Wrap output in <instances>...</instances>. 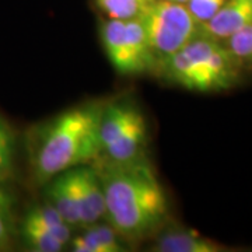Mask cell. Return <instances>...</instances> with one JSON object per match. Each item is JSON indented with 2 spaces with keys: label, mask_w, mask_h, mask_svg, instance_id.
Returning a JSON list of instances; mask_svg holds the SVG:
<instances>
[{
  "label": "cell",
  "mask_w": 252,
  "mask_h": 252,
  "mask_svg": "<svg viewBox=\"0 0 252 252\" xmlns=\"http://www.w3.org/2000/svg\"><path fill=\"white\" fill-rule=\"evenodd\" d=\"M98 172L105 196V217L121 238L143 240L168 219V200L153 168L140 157L111 161Z\"/></svg>",
  "instance_id": "6da1fadb"
},
{
  "label": "cell",
  "mask_w": 252,
  "mask_h": 252,
  "mask_svg": "<svg viewBox=\"0 0 252 252\" xmlns=\"http://www.w3.org/2000/svg\"><path fill=\"white\" fill-rule=\"evenodd\" d=\"M101 112L98 104L80 105L59 114L39 129L31 156L38 184H48L58 174L97 158L101 153Z\"/></svg>",
  "instance_id": "7a4b0ae2"
},
{
  "label": "cell",
  "mask_w": 252,
  "mask_h": 252,
  "mask_svg": "<svg viewBox=\"0 0 252 252\" xmlns=\"http://www.w3.org/2000/svg\"><path fill=\"white\" fill-rule=\"evenodd\" d=\"M161 67L167 79L185 90L210 93L233 87L240 63L227 46L198 31L182 49L161 59Z\"/></svg>",
  "instance_id": "3957f363"
},
{
  "label": "cell",
  "mask_w": 252,
  "mask_h": 252,
  "mask_svg": "<svg viewBox=\"0 0 252 252\" xmlns=\"http://www.w3.org/2000/svg\"><path fill=\"white\" fill-rule=\"evenodd\" d=\"M137 17L154 59L178 52L198 34L199 23L181 3L153 0L144 3Z\"/></svg>",
  "instance_id": "277c9868"
},
{
  "label": "cell",
  "mask_w": 252,
  "mask_h": 252,
  "mask_svg": "<svg viewBox=\"0 0 252 252\" xmlns=\"http://www.w3.org/2000/svg\"><path fill=\"white\" fill-rule=\"evenodd\" d=\"M70 177L81 225H90L105 217V196L97 170L83 164L70 168Z\"/></svg>",
  "instance_id": "5b68a950"
},
{
  "label": "cell",
  "mask_w": 252,
  "mask_h": 252,
  "mask_svg": "<svg viewBox=\"0 0 252 252\" xmlns=\"http://www.w3.org/2000/svg\"><path fill=\"white\" fill-rule=\"evenodd\" d=\"M101 34L105 54L118 72L122 74H137L144 72L129 44L125 20L109 18L102 26Z\"/></svg>",
  "instance_id": "8992f818"
},
{
  "label": "cell",
  "mask_w": 252,
  "mask_h": 252,
  "mask_svg": "<svg viewBox=\"0 0 252 252\" xmlns=\"http://www.w3.org/2000/svg\"><path fill=\"white\" fill-rule=\"evenodd\" d=\"M252 23V0H225L209 21L199 24V32L215 39H228Z\"/></svg>",
  "instance_id": "52a82bcc"
},
{
  "label": "cell",
  "mask_w": 252,
  "mask_h": 252,
  "mask_svg": "<svg viewBox=\"0 0 252 252\" xmlns=\"http://www.w3.org/2000/svg\"><path fill=\"white\" fill-rule=\"evenodd\" d=\"M142 112L127 102H114L102 107L99 119V143L101 152L112 144L132 124H135Z\"/></svg>",
  "instance_id": "ba28073f"
},
{
  "label": "cell",
  "mask_w": 252,
  "mask_h": 252,
  "mask_svg": "<svg viewBox=\"0 0 252 252\" xmlns=\"http://www.w3.org/2000/svg\"><path fill=\"white\" fill-rule=\"evenodd\" d=\"M152 250L158 252H221L227 248L193 230L178 228L162 234Z\"/></svg>",
  "instance_id": "9c48e42d"
},
{
  "label": "cell",
  "mask_w": 252,
  "mask_h": 252,
  "mask_svg": "<svg viewBox=\"0 0 252 252\" xmlns=\"http://www.w3.org/2000/svg\"><path fill=\"white\" fill-rule=\"evenodd\" d=\"M48 202L56 209L64 223L72 225H81L80 216L77 212L74 193L72 188L70 170L63 171L48 182Z\"/></svg>",
  "instance_id": "30bf717a"
},
{
  "label": "cell",
  "mask_w": 252,
  "mask_h": 252,
  "mask_svg": "<svg viewBox=\"0 0 252 252\" xmlns=\"http://www.w3.org/2000/svg\"><path fill=\"white\" fill-rule=\"evenodd\" d=\"M146 133H147L146 121L143 117H140L114 143L109 144L104 150V153L108 156L111 161L124 162L139 158L146 142Z\"/></svg>",
  "instance_id": "8fae6325"
},
{
  "label": "cell",
  "mask_w": 252,
  "mask_h": 252,
  "mask_svg": "<svg viewBox=\"0 0 252 252\" xmlns=\"http://www.w3.org/2000/svg\"><path fill=\"white\" fill-rule=\"evenodd\" d=\"M21 235L28 250L35 252H59L63 250L61 241H58L48 230L34 224L28 220L21 223Z\"/></svg>",
  "instance_id": "7c38bea8"
},
{
  "label": "cell",
  "mask_w": 252,
  "mask_h": 252,
  "mask_svg": "<svg viewBox=\"0 0 252 252\" xmlns=\"http://www.w3.org/2000/svg\"><path fill=\"white\" fill-rule=\"evenodd\" d=\"M227 41V48L237 62L252 64V23L237 31Z\"/></svg>",
  "instance_id": "4fadbf2b"
},
{
  "label": "cell",
  "mask_w": 252,
  "mask_h": 252,
  "mask_svg": "<svg viewBox=\"0 0 252 252\" xmlns=\"http://www.w3.org/2000/svg\"><path fill=\"white\" fill-rule=\"evenodd\" d=\"M95 3L109 18L119 20L137 17L144 6L139 0H95Z\"/></svg>",
  "instance_id": "5bb4252c"
},
{
  "label": "cell",
  "mask_w": 252,
  "mask_h": 252,
  "mask_svg": "<svg viewBox=\"0 0 252 252\" xmlns=\"http://www.w3.org/2000/svg\"><path fill=\"white\" fill-rule=\"evenodd\" d=\"M14 160V135L7 122L0 117V181L9 177Z\"/></svg>",
  "instance_id": "9a60e30c"
},
{
  "label": "cell",
  "mask_w": 252,
  "mask_h": 252,
  "mask_svg": "<svg viewBox=\"0 0 252 252\" xmlns=\"http://www.w3.org/2000/svg\"><path fill=\"white\" fill-rule=\"evenodd\" d=\"M86 231L104 248L105 252H119L124 251L122 244L119 241L121 235L118 234L111 224H97L93 223L90 225H86Z\"/></svg>",
  "instance_id": "2e32d148"
},
{
  "label": "cell",
  "mask_w": 252,
  "mask_h": 252,
  "mask_svg": "<svg viewBox=\"0 0 252 252\" xmlns=\"http://www.w3.org/2000/svg\"><path fill=\"white\" fill-rule=\"evenodd\" d=\"M224 1L225 0H188L187 9L199 24H203L216 14Z\"/></svg>",
  "instance_id": "e0dca14e"
},
{
  "label": "cell",
  "mask_w": 252,
  "mask_h": 252,
  "mask_svg": "<svg viewBox=\"0 0 252 252\" xmlns=\"http://www.w3.org/2000/svg\"><path fill=\"white\" fill-rule=\"evenodd\" d=\"M11 231V198L6 189L0 187V250L4 248L10 240Z\"/></svg>",
  "instance_id": "ac0fdd59"
},
{
  "label": "cell",
  "mask_w": 252,
  "mask_h": 252,
  "mask_svg": "<svg viewBox=\"0 0 252 252\" xmlns=\"http://www.w3.org/2000/svg\"><path fill=\"white\" fill-rule=\"evenodd\" d=\"M70 245H72L73 251L76 252H105L104 248L87 231L72 238Z\"/></svg>",
  "instance_id": "d6986e66"
},
{
  "label": "cell",
  "mask_w": 252,
  "mask_h": 252,
  "mask_svg": "<svg viewBox=\"0 0 252 252\" xmlns=\"http://www.w3.org/2000/svg\"><path fill=\"white\" fill-rule=\"evenodd\" d=\"M168 1H174V3H181V4H184V3H187L188 0H168Z\"/></svg>",
  "instance_id": "ffe728a7"
}]
</instances>
